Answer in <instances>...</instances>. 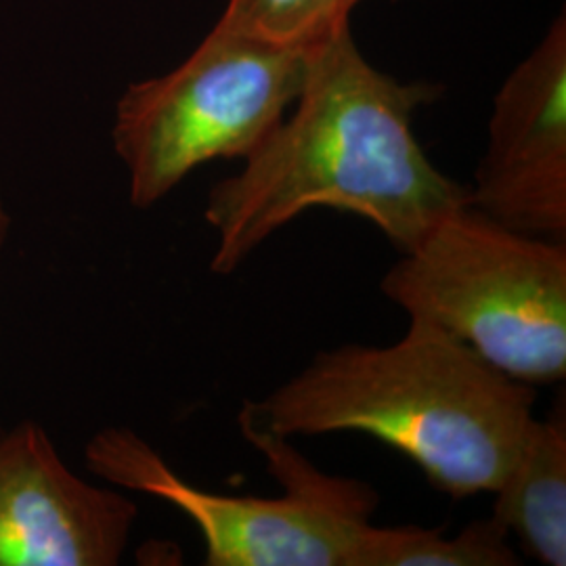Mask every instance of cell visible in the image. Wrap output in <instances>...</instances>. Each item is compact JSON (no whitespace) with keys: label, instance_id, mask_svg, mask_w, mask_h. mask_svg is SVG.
<instances>
[{"label":"cell","instance_id":"11","mask_svg":"<svg viewBox=\"0 0 566 566\" xmlns=\"http://www.w3.org/2000/svg\"><path fill=\"white\" fill-rule=\"evenodd\" d=\"M9 233H11V214H9L7 206L0 198V250L4 248V243L9 240Z\"/></svg>","mask_w":566,"mask_h":566},{"label":"cell","instance_id":"2","mask_svg":"<svg viewBox=\"0 0 566 566\" xmlns=\"http://www.w3.org/2000/svg\"><path fill=\"white\" fill-rule=\"evenodd\" d=\"M535 386L486 364L446 329L409 319L390 346L319 350L238 424L283 439L359 432L397 449L453 500L493 493L533 422Z\"/></svg>","mask_w":566,"mask_h":566},{"label":"cell","instance_id":"8","mask_svg":"<svg viewBox=\"0 0 566 566\" xmlns=\"http://www.w3.org/2000/svg\"><path fill=\"white\" fill-rule=\"evenodd\" d=\"M493 518L516 535L539 565H566V409L554 405L546 420L526 428L504 481L493 491Z\"/></svg>","mask_w":566,"mask_h":566},{"label":"cell","instance_id":"7","mask_svg":"<svg viewBox=\"0 0 566 566\" xmlns=\"http://www.w3.org/2000/svg\"><path fill=\"white\" fill-rule=\"evenodd\" d=\"M137 504L91 485L36 422L0 434V566L120 565Z\"/></svg>","mask_w":566,"mask_h":566},{"label":"cell","instance_id":"1","mask_svg":"<svg viewBox=\"0 0 566 566\" xmlns=\"http://www.w3.org/2000/svg\"><path fill=\"white\" fill-rule=\"evenodd\" d=\"M443 88L401 82L365 60L350 21L306 49L303 88L290 112L245 160L217 182L203 219L217 235L210 269L231 275L280 229L329 208L378 227L401 254L468 187L428 160L416 112Z\"/></svg>","mask_w":566,"mask_h":566},{"label":"cell","instance_id":"3","mask_svg":"<svg viewBox=\"0 0 566 566\" xmlns=\"http://www.w3.org/2000/svg\"><path fill=\"white\" fill-rule=\"evenodd\" d=\"M380 292L512 380H565L566 242L507 229L465 202L403 252Z\"/></svg>","mask_w":566,"mask_h":566},{"label":"cell","instance_id":"4","mask_svg":"<svg viewBox=\"0 0 566 566\" xmlns=\"http://www.w3.org/2000/svg\"><path fill=\"white\" fill-rule=\"evenodd\" d=\"M263 453L280 497L227 495L191 485L135 430L107 426L86 447V468L109 485L158 497L202 533L206 566H355L371 516L374 486L325 474L292 439L240 428Z\"/></svg>","mask_w":566,"mask_h":566},{"label":"cell","instance_id":"6","mask_svg":"<svg viewBox=\"0 0 566 566\" xmlns=\"http://www.w3.org/2000/svg\"><path fill=\"white\" fill-rule=\"evenodd\" d=\"M468 202L507 229L566 242V20L495 93Z\"/></svg>","mask_w":566,"mask_h":566},{"label":"cell","instance_id":"10","mask_svg":"<svg viewBox=\"0 0 566 566\" xmlns=\"http://www.w3.org/2000/svg\"><path fill=\"white\" fill-rule=\"evenodd\" d=\"M361 0H229L221 20L224 25L287 46H303L329 36L340 23L350 21Z\"/></svg>","mask_w":566,"mask_h":566},{"label":"cell","instance_id":"9","mask_svg":"<svg viewBox=\"0 0 566 566\" xmlns=\"http://www.w3.org/2000/svg\"><path fill=\"white\" fill-rule=\"evenodd\" d=\"M510 533L489 516L465 525L455 537L446 526H378L371 523L355 566H518L523 558L507 542Z\"/></svg>","mask_w":566,"mask_h":566},{"label":"cell","instance_id":"5","mask_svg":"<svg viewBox=\"0 0 566 566\" xmlns=\"http://www.w3.org/2000/svg\"><path fill=\"white\" fill-rule=\"evenodd\" d=\"M304 67L303 46L217 21L179 67L130 84L112 128L130 203L154 208L203 164L245 160L296 102Z\"/></svg>","mask_w":566,"mask_h":566}]
</instances>
